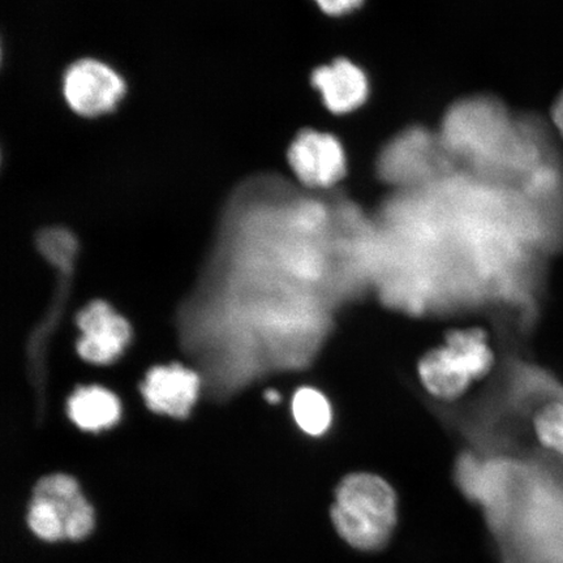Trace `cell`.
I'll list each match as a JSON object with an SVG mask.
<instances>
[{
  "mask_svg": "<svg viewBox=\"0 0 563 563\" xmlns=\"http://www.w3.org/2000/svg\"><path fill=\"white\" fill-rule=\"evenodd\" d=\"M125 81L117 70L96 59L74 63L63 77V95L69 108L82 117L114 110L125 95Z\"/></svg>",
  "mask_w": 563,
  "mask_h": 563,
  "instance_id": "5",
  "label": "cell"
},
{
  "mask_svg": "<svg viewBox=\"0 0 563 563\" xmlns=\"http://www.w3.org/2000/svg\"><path fill=\"white\" fill-rule=\"evenodd\" d=\"M295 422L311 438H322L334 424V408L325 393L302 386L295 391L291 402Z\"/></svg>",
  "mask_w": 563,
  "mask_h": 563,
  "instance_id": "14",
  "label": "cell"
},
{
  "mask_svg": "<svg viewBox=\"0 0 563 563\" xmlns=\"http://www.w3.org/2000/svg\"><path fill=\"white\" fill-rule=\"evenodd\" d=\"M533 431L544 448L563 456V400L541 407L534 413Z\"/></svg>",
  "mask_w": 563,
  "mask_h": 563,
  "instance_id": "15",
  "label": "cell"
},
{
  "mask_svg": "<svg viewBox=\"0 0 563 563\" xmlns=\"http://www.w3.org/2000/svg\"><path fill=\"white\" fill-rule=\"evenodd\" d=\"M278 245L276 189L253 178L224 208L213 250L178 323L210 396H234L271 368L300 358L312 311Z\"/></svg>",
  "mask_w": 563,
  "mask_h": 563,
  "instance_id": "1",
  "label": "cell"
},
{
  "mask_svg": "<svg viewBox=\"0 0 563 563\" xmlns=\"http://www.w3.org/2000/svg\"><path fill=\"white\" fill-rule=\"evenodd\" d=\"M201 389L199 373L180 364L153 368L141 391L154 412L185 419L191 412Z\"/></svg>",
  "mask_w": 563,
  "mask_h": 563,
  "instance_id": "8",
  "label": "cell"
},
{
  "mask_svg": "<svg viewBox=\"0 0 563 563\" xmlns=\"http://www.w3.org/2000/svg\"><path fill=\"white\" fill-rule=\"evenodd\" d=\"M443 346L452 352L474 383L488 376L495 364V354L490 349L487 334L482 329L453 330L446 335Z\"/></svg>",
  "mask_w": 563,
  "mask_h": 563,
  "instance_id": "13",
  "label": "cell"
},
{
  "mask_svg": "<svg viewBox=\"0 0 563 563\" xmlns=\"http://www.w3.org/2000/svg\"><path fill=\"white\" fill-rule=\"evenodd\" d=\"M68 413L84 431L98 432L117 424L121 419V404L103 387H80L68 400Z\"/></svg>",
  "mask_w": 563,
  "mask_h": 563,
  "instance_id": "12",
  "label": "cell"
},
{
  "mask_svg": "<svg viewBox=\"0 0 563 563\" xmlns=\"http://www.w3.org/2000/svg\"><path fill=\"white\" fill-rule=\"evenodd\" d=\"M26 523L35 537L47 541V543L66 540L65 527H63L58 512L44 498L32 497L30 508H27Z\"/></svg>",
  "mask_w": 563,
  "mask_h": 563,
  "instance_id": "16",
  "label": "cell"
},
{
  "mask_svg": "<svg viewBox=\"0 0 563 563\" xmlns=\"http://www.w3.org/2000/svg\"><path fill=\"white\" fill-rule=\"evenodd\" d=\"M265 398L269 400L271 404H278L280 400L279 394L276 390H267Z\"/></svg>",
  "mask_w": 563,
  "mask_h": 563,
  "instance_id": "19",
  "label": "cell"
},
{
  "mask_svg": "<svg viewBox=\"0 0 563 563\" xmlns=\"http://www.w3.org/2000/svg\"><path fill=\"white\" fill-rule=\"evenodd\" d=\"M418 377L429 396L445 402L460 399L474 384V379L443 344L419 358Z\"/></svg>",
  "mask_w": 563,
  "mask_h": 563,
  "instance_id": "11",
  "label": "cell"
},
{
  "mask_svg": "<svg viewBox=\"0 0 563 563\" xmlns=\"http://www.w3.org/2000/svg\"><path fill=\"white\" fill-rule=\"evenodd\" d=\"M81 330L77 342L79 355L89 363L110 364L123 354L131 340L130 323L119 316L108 302L91 301L77 316Z\"/></svg>",
  "mask_w": 563,
  "mask_h": 563,
  "instance_id": "7",
  "label": "cell"
},
{
  "mask_svg": "<svg viewBox=\"0 0 563 563\" xmlns=\"http://www.w3.org/2000/svg\"><path fill=\"white\" fill-rule=\"evenodd\" d=\"M332 518L351 547L377 551L389 541L397 523L396 492L377 475L351 474L336 487Z\"/></svg>",
  "mask_w": 563,
  "mask_h": 563,
  "instance_id": "3",
  "label": "cell"
},
{
  "mask_svg": "<svg viewBox=\"0 0 563 563\" xmlns=\"http://www.w3.org/2000/svg\"><path fill=\"white\" fill-rule=\"evenodd\" d=\"M288 162L295 176L309 188H330L346 174V154L329 133L305 131L294 140Z\"/></svg>",
  "mask_w": 563,
  "mask_h": 563,
  "instance_id": "6",
  "label": "cell"
},
{
  "mask_svg": "<svg viewBox=\"0 0 563 563\" xmlns=\"http://www.w3.org/2000/svg\"><path fill=\"white\" fill-rule=\"evenodd\" d=\"M552 118L555 129H558L560 135L563 137V93L559 97V100L555 101Z\"/></svg>",
  "mask_w": 563,
  "mask_h": 563,
  "instance_id": "18",
  "label": "cell"
},
{
  "mask_svg": "<svg viewBox=\"0 0 563 563\" xmlns=\"http://www.w3.org/2000/svg\"><path fill=\"white\" fill-rule=\"evenodd\" d=\"M312 84L320 91L323 104L334 114H347L367 101V75L354 63L340 59L316 69Z\"/></svg>",
  "mask_w": 563,
  "mask_h": 563,
  "instance_id": "10",
  "label": "cell"
},
{
  "mask_svg": "<svg viewBox=\"0 0 563 563\" xmlns=\"http://www.w3.org/2000/svg\"><path fill=\"white\" fill-rule=\"evenodd\" d=\"M454 161L473 168L476 178L504 185L523 181L544 164L530 124L516 122L493 98H468L452 106L439 133Z\"/></svg>",
  "mask_w": 563,
  "mask_h": 563,
  "instance_id": "2",
  "label": "cell"
},
{
  "mask_svg": "<svg viewBox=\"0 0 563 563\" xmlns=\"http://www.w3.org/2000/svg\"><path fill=\"white\" fill-rule=\"evenodd\" d=\"M314 2L329 15L340 16L356 10L363 0H314Z\"/></svg>",
  "mask_w": 563,
  "mask_h": 563,
  "instance_id": "17",
  "label": "cell"
},
{
  "mask_svg": "<svg viewBox=\"0 0 563 563\" xmlns=\"http://www.w3.org/2000/svg\"><path fill=\"white\" fill-rule=\"evenodd\" d=\"M454 164L440 135L413 126L384 147L377 170L387 185L404 191H418L453 175Z\"/></svg>",
  "mask_w": 563,
  "mask_h": 563,
  "instance_id": "4",
  "label": "cell"
},
{
  "mask_svg": "<svg viewBox=\"0 0 563 563\" xmlns=\"http://www.w3.org/2000/svg\"><path fill=\"white\" fill-rule=\"evenodd\" d=\"M33 496L46 499L62 519L66 540L80 541L95 528V510L74 477L54 474L35 484Z\"/></svg>",
  "mask_w": 563,
  "mask_h": 563,
  "instance_id": "9",
  "label": "cell"
}]
</instances>
